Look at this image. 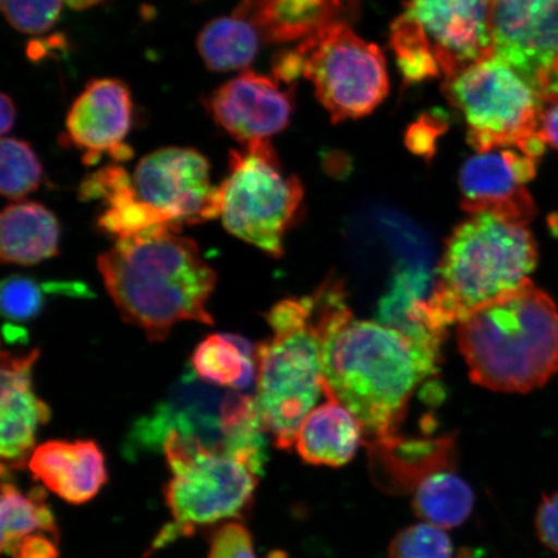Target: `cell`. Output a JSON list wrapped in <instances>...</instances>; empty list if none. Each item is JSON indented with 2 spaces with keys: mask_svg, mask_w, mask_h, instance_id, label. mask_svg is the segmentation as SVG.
<instances>
[{
  "mask_svg": "<svg viewBox=\"0 0 558 558\" xmlns=\"http://www.w3.org/2000/svg\"><path fill=\"white\" fill-rule=\"evenodd\" d=\"M0 305L11 320H32L44 308V291L32 278L12 276L2 283Z\"/></svg>",
  "mask_w": 558,
  "mask_h": 558,
  "instance_id": "31",
  "label": "cell"
},
{
  "mask_svg": "<svg viewBox=\"0 0 558 558\" xmlns=\"http://www.w3.org/2000/svg\"><path fill=\"white\" fill-rule=\"evenodd\" d=\"M220 218L229 233L260 248L283 254V239L302 206L303 185L282 170L269 140L232 150L229 174L219 186Z\"/></svg>",
  "mask_w": 558,
  "mask_h": 558,
  "instance_id": "8",
  "label": "cell"
},
{
  "mask_svg": "<svg viewBox=\"0 0 558 558\" xmlns=\"http://www.w3.org/2000/svg\"><path fill=\"white\" fill-rule=\"evenodd\" d=\"M444 93L464 116L466 142L477 153L515 148L536 159L544 155L541 96L497 56L446 78Z\"/></svg>",
  "mask_w": 558,
  "mask_h": 558,
  "instance_id": "7",
  "label": "cell"
},
{
  "mask_svg": "<svg viewBox=\"0 0 558 558\" xmlns=\"http://www.w3.org/2000/svg\"><path fill=\"white\" fill-rule=\"evenodd\" d=\"M44 169L32 146L23 140L4 137L0 143V192L21 199L38 190Z\"/></svg>",
  "mask_w": 558,
  "mask_h": 558,
  "instance_id": "28",
  "label": "cell"
},
{
  "mask_svg": "<svg viewBox=\"0 0 558 558\" xmlns=\"http://www.w3.org/2000/svg\"><path fill=\"white\" fill-rule=\"evenodd\" d=\"M535 529L543 546L558 554V492L543 498L536 511Z\"/></svg>",
  "mask_w": 558,
  "mask_h": 558,
  "instance_id": "34",
  "label": "cell"
},
{
  "mask_svg": "<svg viewBox=\"0 0 558 558\" xmlns=\"http://www.w3.org/2000/svg\"><path fill=\"white\" fill-rule=\"evenodd\" d=\"M538 253L526 227L490 214H474L446 241L428 316L438 331L529 279Z\"/></svg>",
  "mask_w": 558,
  "mask_h": 558,
  "instance_id": "4",
  "label": "cell"
},
{
  "mask_svg": "<svg viewBox=\"0 0 558 558\" xmlns=\"http://www.w3.org/2000/svg\"><path fill=\"white\" fill-rule=\"evenodd\" d=\"M446 78L494 56L488 0H408Z\"/></svg>",
  "mask_w": 558,
  "mask_h": 558,
  "instance_id": "13",
  "label": "cell"
},
{
  "mask_svg": "<svg viewBox=\"0 0 558 558\" xmlns=\"http://www.w3.org/2000/svg\"><path fill=\"white\" fill-rule=\"evenodd\" d=\"M9 555L15 558H58L59 553L51 539L33 534L13 546Z\"/></svg>",
  "mask_w": 558,
  "mask_h": 558,
  "instance_id": "35",
  "label": "cell"
},
{
  "mask_svg": "<svg viewBox=\"0 0 558 558\" xmlns=\"http://www.w3.org/2000/svg\"><path fill=\"white\" fill-rule=\"evenodd\" d=\"M131 93L125 83L105 78L90 81L76 97L66 118L70 142L83 151V162L96 165L104 153L116 160L132 157L124 144L132 125Z\"/></svg>",
  "mask_w": 558,
  "mask_h": 558,
  "instance_id": "15",
  "label": "cell"
},
{
  "mask_svg": "<svg viewBox=\"0 0 558 558\" xmlns=\"http://www.w3.org/2000/svg\"><path fill=\"white\" fill-rule=\"evenodd\" d=\"M2 549L9 554L21 539L37 532L56 533L51 509L44 493L24 495L15 485L2 486Z\"/></svg>",
  "mask_w": 558,
  "mask_h": 558,
  "instance_id": "26",
  "label": "cell"
},
{
  "mask_svg": "<svg viewBox=\"0 0 558 558\" xmlns=\"http://www.w3.org/2000/svg\"><path fill=\"white\" fill-rule=\"evenodd\" d=\"M357 0H242L235 13L247 17L268 44L304 40L344 21Z\"/></svg>",
  "mask_w": 558,
  "mask_h": 558,
  "instance_id": "18",
  "label": "cell"
},
{
  "mask_svg": "<svg viewBox=\"0 0 558 558\" xmlns=\"http://www.w3.org/2000/svg\"><path fill=\"white\" fill-rule=\"evenodd\" d=\"M80 197L83 201L104 202L107 208L100 216L99 227L117 240L169 226L137 197L128 171L118 165H110L90 173L81 185Z\"/></svg>",
  "mask_w": 558,
  "mask_h": 558,
  "instance_id": "20",
  "label": "cell"
},
{
  "mask_svg": "<svg viewBox=\"0 0 558 558\" xmlns=\"http://www.w3.org/2000/svg\"><path fill=\"white\" fill-rule=\"evenodd\" d=\"M553 96H558V58L549 70L546 85H544L541 93V99H547V97Z\"/></svg>",
  "mask_w": 558,
  "mask_h": 558,
  "instance_id": "39",
  "label": "cell"
},
{
  "mask_svg": "<svg viewBox=\"0 0 558 558\" xmlns=\"http://www.w3.org/2000/svg\"><path fill=\"white\" fill-rule=\"evenodd\" d=\"M538 159L515 148L477 153L459 172L465 213L490 214L513 225L527 227L535 204L526 185L536 177Z\"/></svg>",
  "mask_w": 558,
  "mask_h": 558,
  "instance_id": "12",
  "label": "cell"
},
{
  "mask_svg": "<svg viewBox=\"0 0 558 558\" xmlns=\"http://www.w3.org/2000/svg\"><path fill=\"white\" fill-rule=\"evenodd\" d=\"M452 554L449 535L427 522L401 530L388 549V558H452Z\"/></svg>",
  "mask_w": 558,
  "mask_h": 558,
  "instance_id": "29",
  "label": "cell"
},
{
  "mask_svg": "<svg viewBox=\"0 0 558 558\" xmlns=\"http://www.w3.org/2000/svg\"><path fill=\"white\" fill-rule=\"evenodd\" d=\"M64 0H2L3 15L20 33L41 34L58 23Z\"/></svg>",
  "mask_w": 558,
  "mask_h": 558,
  "instance_id": "30",
  "label": "cell"
},
{
  "mask_svg": "<svg viewBox=\"0 0 558 558\" xmlns=\"http://www.w3.org/2000/svg\"><path fill=\"white\" fill-rule=\"evenodd\" d=\"M135 192L167 225H199L220 218L219 186L209 180L208 160L190 148H162L140 159Z\"/></svg>",
  "mask_w": 558,
  "mask_h": 558,
  "instance_id": "10",
  "label": "cell"
},
{
  "mask_svg": "<svg viewBox=\"0 0 558 558\" xmlns=\"http://www.w3.org/2000/svg\"><path fill=\"white\" fill-rule=\"evenodd\" d=\"M178 232L162 226L117 240L97 259L117 310L150 341H163L184 320L214 325L206 305L216 274L198 244Z\"/></svg>",
  "mask_w": 558,
  "mask_h": 558,
  "instance_id": "2",
  "label": "cell"
},
{
  "mask_svg": "<svg viewBox=\"0 0 558 558\" xmlns=\"http://www.w3.org/2000/svg\"><path fill=\"white\" fill-rule=\"evenodd\" d=\"M267 319L274 335L256 348L255 401L277 448L290 449L326 393L316 296L284 299Z\"/></svg>",
  "mask_w": 558,
  "mask_h": 558,
  "instance_id": "5",
  "label": "cell"
},
{
  "mask_svg": "<svg viewBox=\"0 0 558 558\" xmlns=\"http://www.w3.org/2000/svg\"><path fill=\"white\" fill-rule=\"evenodd\" d=\"M60 226L44 205L20 202L0 218V257L7 264L34 265L59 253Z\"/></svg>",
  "mask_w": 558,
  "mask_h": 558,
  "instance_id": "21",
  "label": "cell"
},
{
  "mask_svg": "<svg viewBox=\"0 0 558 558\" xmlns=\"http://www.w3.org/2000/svg\"><path fill=\"white\" fill-rule=\"evenodd\" d=\"M428 277L423 270L407 269L395 277L392 289L383 298L380 324L408 335L416 343L439 353L445 333L432 325L424 291Z\"/></svg>",
  "mask_w": 558,
  "mask_h": 558,
  "instance_id": "22",
  "label": "cell"
},
{
  "mask_svg": "<svg viewBox=\"0 0 558 558\" xmlns=\"http://www.w3.org/2000/svg\"><path fill=\"white\" fill-rule=\"evenodd\" d=\"M70 9L82 11L93 9V7L102 2V0H64Z\"/></svg>",
  "mask_w": 558,
  "mask_h": 558,
  "instance_id": "40",
  "label": "cell"
},
{
  "mask_svg": "<svg viewBox=\"0 0 558 558\" xmlns=\"http://www.w3.org/2000/svg\"><path fill=\"white\" fill-rule=\"evenodd\" d=\"M458 344L473 383L527 393L558 372V310L526 279L458 324Z\"/></svg>",
  "mask_w": 558,
  "mask_h": 558,
  "instance_id": "3",
  "label": "cell"
},
{
  "mask_svg": "<svg viewBox=\"0 0 558 558\" xmlns=\"http://www.w3.org/2000/svg\"><path fill=\"white\" fill-rule=\"evenodd\" d=\"M390 46L407 85H416L441 75L436 54L421 26L404 12L392 24Z\"/></svg>",
  "mask_w": 558,
  "mask_h": 558,
  "instance_id": "27",
  "label": "cell"
},
{
  "mask_svg": "<svg viewBox=\"0 0 558 558\" xmlns=\"http://www.w3.org/2000/svg\"><path fill=\"white\" fill-rule=\"evenodd\" d=\"M192 366L202 381L243 390L256 378V349L239 335H209L195 348Z\"/></svg>",
  "mask_w": 558,
  "mask_h": 558,
  "instance_id": "23",
  "label": "cell"
},
{
  "mask_svg": "<svg viewBox=\"0 0 558 558\" xmlns=\"http://www.w3.org/2000/svg\"><path fill=\"white\" fill-rule=\"evenodd\" d=\"M473 505L471 486L451 470L430 473L415 487V514L444 530L463 525L472 513Z\"/></svg>",
  "mask_w": 558,
  "mask_h": 558,
  "instance_id": "25",
  "label": "cell"
},
{
  "mask_svg": "<svg viewBox=\"0 0 558 558\" xmlns=\"http://www.w3.org/2000/svg\"><path fill=\"white\" fill-rule=\"evenodd\" d=\"M38 349L23 354L2 352L0 368V456L11 466L23 465L32 452L41 424L51 410L33 389V367Z\"/></svg>",
  "mask_w": 558,
  "mask_h": 558,
  "instance_id": "16",
  "label": "cell"
},
{
  "mask_svg": "<svg viewBox=\"0 0 558 558\" xmlns=\"http://www.w3.org/2000/svg\"><path fill=\"white\" fill-rule=\"evenodd\" d=\"M539 135L546 145L558 150V96L542 100Z\"/></svg>",
  "mask_w": 558,
  "mask_h": 558,
  "instance_id": "37",
  "label": "cell"
},
{
  "mask_svg": "<svg viewBox=\"0 0 558 558\" xmlns=\"http://www.w3.org/2000/svg\"><path fill=\"white\" fill-rule=\"evenodd\" d=\"M325 399L300 425L295 448L305 463L345 465L357 452L365 430L359 418L327 389Z\"/></svg>",
  "mask_w": 558,
  "mask_h": 558,
  "instance_id": "19",
  "label": "cell"
},
{
  "mask_svg": "<svg viewBox=\"0 0 558 558\" xmlns=\"http://www.w3.org/2000/svg\"><path fill=\"white\" fill-rule=\"evenodd\" d=\"M0 111H2V120H0V131L5 136L13 129L16 122V108L15 102L7 94H2L0 99Z\"/></svg>",
  "mask_w": 558,
  "mask_h": 558,
  "instance_id": "38",
  "label": "cell"
},
{
  "mask_svg": "<svg viewBox=\"0 0 558 558\" xmlns=\"http://www.w3.org/2000/svg\"><path fill=\"white\" fill-rule=\"evenodd\" d=\"M260 41L256 26L234 12L233 16L209 21L198 34L197 48L211 72L228 73L250 66Z\"/></svg>",
  "mask_w": 558,
  "mask_h": 558,
  "instance_id": "24",
  "label": "cell"
},
{
  "mask_svg": "<svg viewBox=\"0 0 558 558\" xmlns=\"http://www.w3.org/2000/svg\"><path fill=\"white\" fill-rule=\"evenodd\" d=\"M208 558H256L253 539L240 523H228L215 534Z\"/></svg>",
  "mask_w": 558,
  "mask_h": 558,
  "instance_id": "33",
  "label": "cell"
},
{
  "mask_svg": "<svg viewBox=\"0 0 558 558\" xmlns=\"http://www.w3.org/2000/svg\"><path fill=\"white\" fill-rule=\"evenodd\" d=\"M314 296L326 389L373 444L393 441L411 397L437 373L439 353L393 327L355 318L339 282H326Z\"/></svg>",
  "mask_w": 558,
  "mask_h": 558,
  "instance_id": "1",
  "label": "cell"
},
{
  "mask_svg": "<svg viewBox=\"0 0 558 558\" xmlns=\"http://www.w3.org/2000/svg\"><path fill=\"white\" fill-rule=\"evenodd\" d=\"M303 75L333 123L372 114L389 90L387 62L380 48L368 44L345 21L302 40Z\"/></svg>",
  "mask_w": 558,
  "mask_h": 558,
  "instance_id": "9",
  "label": "cell"
},
{
  "mask_svg": "<svg viewBox=\"0 0 558 558\" xmlns=\"http://www.w3.org/2000/svg\"><path fill=\"white\" fill-rule=\"evenodd\" d=\"M160 438L172 471L166 500L174 525L158 536L156 547L197 525L234 518L248 506L264 464L229 445H207L173 429Z\"/></svg>",
  "mask_w": 558,
  "mask_h": 558,
  "instance_id": "6",
  "label": "cell"
},
{
  "mask_svg": "<svg viewBox=\"0 0 558 558\" xmlns=\"http://www.w3.org/2000/svg\"><path fill=\"white\" fill-rule=\"evenodd\" d=\"M494 56L541 96L558 58V0H488Z\"/></svg>",
  "mask_w": 558,
  "mask_h": 558,
  "instance_id": "11",
  "label": "cell"
},
{
  "mask_svg": "<svg viewBox=\"0 0 558 558\" xmlns=\"http://www.w3.org/2000/svg\"><path fill=\"white\" fill-rule=\"evenodd\" d=\"M449 128L448 116L441 110H432L418 117L407 132L408 148L416 156L435 155L436 142Z\"/></svg>",
  "mask_w": 558,
  "mask_h": 558,
  "instance_id": "32",
  "label": "cell"
},
{
  "mask_svg": "<svg viewBox=\"0 0 558 558\" xmlns=\"http://www.w3.org/2000/svg\"><path fill=\"white\" fill-rule=\"evenodd\" d=\"M207 108L222 130L247 145L288 128L294 111V89H282L278 81L246 70L216 89Z\"/></svg>",
  "mask_w": 558,
  "mask_h": 558,
  "instance_id": "14",
  "label": "cell"
},
{
  "mask_svg": "<svg viewBox=\"0 0 558 558\" xmlns=\"http://www.w3.org/2000/svg\"><path fill=\"white\" fill-rule=\"evenodd\" d=\"M34 477L60 498L83 505L96 497L107 481L102 452L94 441H50L29 460Z\"/></svg>",
  "mask_w": 558,
  "mask_h": 558,
  "instance_id": "17",
  "label": "cell"
},
{
  "mask_svg": "<svg viewBox=\"0 0 558 558\" xmlns=\"http://www.w3.org/2000/svg\"><path fill=\"white\" fill-rule=\"evenodd\" d=\"M304 56L295 50L278 53L274 60V75L278 82L294 83L300 75H303Z\"/></svg>",
  "mask_w": 558,
  "mask_h": 558,
  "instance_id": "36",
  "label": "cell"
}]
</instances>
